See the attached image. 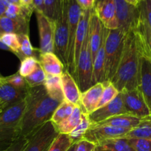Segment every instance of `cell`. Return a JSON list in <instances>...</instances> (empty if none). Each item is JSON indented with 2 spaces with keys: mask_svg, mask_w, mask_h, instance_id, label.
Returning <instances> with one entry per match:
<instances>
[{
  "mask_svg": "<svg viewBox=\"0 0 151 151\" xmlns=\"http://www.w3.org/2000/svg\"><path fill=\"white\" fill-rule=\"evenodd\" d=\"M25 99L26 109L19 126L21 137H28L36 129L50 120L56 108L62 103L50 97L44 85L28 87Z\"/></svg>",
  "mask_w": 151,
  "mask_h": 151,
  "instance_id": "cell-1",
  "label": "cell"
},
{
  "mask_svg": "<svg viewBox=\"0 0 151 151\" xmlns=\"http://www.w3.org/2000/svg\"><path fill=\"white\" fill-rule=\"evenodd\" d=\"M141 53L133 29L126 34L122 55L110 81L119 92L139 88Z\"/></svg>",
  "mask_w": 151,
  "mask_h": 151,
  "instance_id": "cell-2",
  "label": "cell"
},
{
  "mask_svg": "<svg viewBox=\"0 0 151 151\" xmlns=\"http://www.w3.org/2000/svg\"><path fill=\"white\" fill-rule=\"evenodd\" d=\"M126 32L120 29H107L105 44V81H111L116 72L124 48Z\"/></svg>",
  "mask_w": 151,
  "mask_h": 151,
  "instance_id": "cell-3",
  "label": "cell"
},
{
  "mask_svg": "<svg viewBox=\"0 0 151 151\" xmlns=\"http://www.w3.org/2000/svg\"><path fill=\"white\" fill-rule=\"evenodd\" d=\"M68 20V46L67 51L66 69L75 78L76 66L74 61V49H75L76 35L80 17L83 9L76 0H67Z\"/></svg>",
  "mask_w": 151,
  "mask_h": 151,
  "instance_id": "cell-4",
  "label": "cell"
},
{
  "mask_svg": "<svg viewBox=\"0 0 151 151\" xmlns=\"http://www.w3.org/2000/svg\"><path fill=\"white\" fill-rule=\"evenodd\" d=\"M93 62L90 51L88 29L78 56L75 75V80L81 93L93 86Z\"/></svg>",
  "mask_w": 151,
  "mask_h": 151,
  "instance_id": "cell-5",
  "label": "cell"
},
{
  "mask_svg": "<svg viewBox=\"0 0 151 151\" xmlns=\"http://www.w3.org/2000/svg\"><path fill=\"white\" fill-rule=\"evenodd\" d=\"M68 20L67 0H62V11L54 22V53L66 68L68 46Z\"/></svg>",
  "mask_w": 151,
  "mask_h": 151,
  "instance_id": "cell-6",
  "label": "cell"
},
{
  "mask_svg": "<svg viewBox=\"0 0 151 151\" xmlns=\"http://www.w3.org/2000/svg\"><path fill=\"white\" fill-rule=\"evenodd\" d=\"M59 134L52 121H47L28 136V143L24 151H47Z\"/></svg>",
  "mask_w": 151,
  "mask_h": 151,
  "instance_id": "cell-7",
  "label": "cell"
},
{
  "mask_svg": "<svg viewBox=\"0 0 151 151\" xmlns=\"http://www.w3.org/2000/svg\"><path fill=\"white\" fill-rule=\"evenodd\" d=\"M121 94L127 114L139 118L150 116L151 112L139 88L124 90L121 91Z\"/></svg>",
  "mask_w": 151,
  "mask_h": 151,
  "instance_id": "cell-8",
  "label": "cell"
},
{
  "mask_svg": "<svg viewBox=\"0 0 151 151\" xmlns=\"http://www.w3.org/2000/svg\"><path fill=\"white\" fill-rule=\"evenodd\" d=\"M39 32V52H54V22L42 12L34 10Z\"/></svg>",
  "mask_w": 151,
  "mask_h": 151,
  "instance_id": "cell-9",
  "label": "cell"
},
{
  "mask_svg": "<svg viewBox=\"0 0 151 151\" xmlns=\"http://www.w3.org/2000/svg\"><path fill=\"white\" fill-rule=\"evenodd\" d=\"M130 130L107 125L92 124L83 139L95 144L113 138H123Z\"/></svg>",
  "mask_w": 151,
  "mask_h": 151,
  "instance_id": "cell-10",
  "label": "cell"
},
{
  "mask_svg": "<svg viewBox=\"0 0 151 151\" xmlns=\"http://www.w3.org/2000/svg\"><path fill=\"white\" fill-rule=\"evenodd\" d=\"M34 10L22 7V13L16 19L2 16L0 18V26L2 32L17 35L29 33V21Z\"/></svg>",
  "mask_w": 151,
  "mask_h": 151,
  "instance_id": "cell-11",
  "label": "cell"
},
{
  "mask_svg": "<svg viewBox=\"0 0 151 151\" xmlns=\"http://www.w3.org/2000/svg\"><path fill=\"white\" fill-rule=\"evenodd\" d=\"M123 114H127V112L123 103L121 94L119 92L112 101L96 109L88 115L92 124H99L110 118Z\"/></svg>",
  "mask_w": 151,
  "mask_h": 151,
  "instance_id": "cell-12",
  "label": "cell"
},
{
  "mask_svg": "<svg viewBox=\"0 0 151 151\" xmlns=\"http://www.w3.org/2000/svg\"><path fill=\"white\" fill-rule=\"evenodd\" d=\"M139 88L151 112V58L142 54L140 56Z\"/></svg>",
  "mask_w": 151,
  "mask_h": 151,
  "instance_id": "cell-13",
  "label": "cell"
},
{
  "mask_svg": "<svg viewBox=\"0 0 151 151\" xmlns=\"http://www.w3.org/2000/svg\"><path fill=\"white\" fill-rule=\"evenodd\" d=\"M27 89H19L10 85L5 79V77L0 78V103L3 109L15 104L26 97Z\"/></svg>",
  "mask_w": 151,
  "mask_h": 151,
  "instance_id": "cell-14",
  "label": "cell"
},
{
  "mask_svg": "<svg viewBox=\"0 0 151 151\" xmlns=\"http://www.w3.org/2000/svg\"><path fill=\"white\" fill-rule=\"evenodd\" d=\"M133 30L136 34L141 54L144 55L151 58V28L142 17L141 13Z\"/></svg>",
  "mask_w": 151,
  "mask_h": 151,
  "instance_id": "cell-15",
  "label": "cell"
},
{
  "mask_svg": "<svg viewBox=\"0 0 151 151\" xmlns=\"http://www.w3.org/2000/svg\"><path fill=\"white\" fill-rule=\"evenodd\" d=\"M61 82L65 100L75 106L81 107V92L80 91L75 78L67 69H65L61 75Z\"/></svg>",
  "mask_w": 151,
  "mask_h": 151,
  "instance_id": "cell-16",
  "label": "cell"
},
{
  "mask_svg": "<svg viewBox=\"0 0 151 151\" xmlns=\"http://www.w3.org/2000/svg\"><path fill=\"white\" fill-rule=\"evenodd\" d=\"M105 29V27L96 15L94 10H93L89 24V38L93 62L94 61L98 50L100 48Z\"/></svg>",
  "mask_w": 151,
  "mask_h": 151,
  "instance_id": "cell-17",
  "label": "cell"
},
{
  "mask_svg": "<svg viewBox=\"0 0 151 151\" xmlns=\"http://www.w3.org/2000/svg\"><path fill=\"white\" fill-rule=\"evenodd\" d=\"M103 91L102 83H96L81 94V108L84 112L90 114L97 109Z\"/></svg>",
  "mask_w": 151,
  "mask_h": 151,
  "instance_id": "cell-18",
  "label": "cell"
},
{
  "mask_svg": "<svg viewBox=\"0 0 151 151\" xmlns=\"http://www.w3.org/2000/svg\"><path fill=\"white\" fill-rule=\"evenodd\" d=\"M46 75L61 76L65 70V66L54 52L40 53L38 59Z\"/></svg>",
  "mask_w": 151,
  "mask_h": 151,
  "instance_id": "cell-19",
  "label": "cell"
},
{
  "mask_svg": "<svg viewBox=\"0 0 151 151\" xmlns=\"http://www.w3.org/2000/svg\"><path fill=\"white\" fill-rule=\"evenodd\" d=\"M107 29L105 28L104 32L103 38H102V44H101L100 48L99 49L95 57L94 61H93V85L99 83H103L105 81V38H106Z\"/></svg>",
  "mask_w": 151,
  "mask_h": 151,
  "instance_id": "cell-20",
  "label": "cell"
},
{
  "mask_svg": "<svg viewBox=\"0 0 151 151\" xmlns=\"http://www.w3.org/2000/svg\"><path fill=\"white\" fill-rule=\"evenodd\" d=\"M143 119L144 118L137 117L129 114H123L117 115L113 117L110 118L99 124L125 128V129H129L131 131L132 129L137 127L142 122Z\"/></svg>",
  "mask_w": 151,
  "mask_h": 151,
  "instance_id": "cell-21",
  "label": "cell"
},
{
  "mask_svg": "<svg viewBox=\"0 0 151 151\" xmlns=\"http://www.w3.org/2000/svg\"><path fill=\"white\" fill-rule=\"evenodd\" d=\"M97 151H135L128 140L124 138H113L96 144Z\"/></svg>",
  "mask_w": 151,
  "mask_h": 151,
  "instance_id": "cell-22",
  "label": "cell"
},
{
  "mask_svg": "<svg viewBox=\"0 0 151 151\" xmlns=\"http://www.w3.org/2000/svg\"><path fill=\"white\" fill-rule=\"evenodd\" d=\"M44 86L48 95L52 98L60 102L65 100L62 88L61 76L46 75V80Z\"/></svg>",
  "mask_w": 151,
  "mask_h": 151,
  "instance_id": "cell-23",
  "label": "cell"
},
{
  "mask_svg": "<svg viewBox=\"0 0 151 151\" xmlns=\"http://www.w3.org/2000/svg\"><path fill=\"white\" fill-rule=\"evenodd\" d=\"M83 111L81 106H76L72 114L56 126L59 134H69L80 122Z\"/></svg>",
  "mask_w": 151,
  "mask_h": 151,
  "instance_id": "cell-24",
  "label": "cell"
},
{
  "mask_svg": "<svg viewBox=\"0 0 151 151\" xmlns=\"http://www.w3.org/2000/svg\"><path fill=\"white\" fill-rule=\"evenodd\" d=\"M123 138L151 139V115L144 118L137 127L129 131Z\"/></svg>",
  "mask_w": 151,
  "mask_h": 151,
  "instance_id": "cell-25",
  "label": "cell"
},
{
  "mask_svg": "<svg viewBox=\"0 0 151 151\" xmlns=\"http://www.w3.org/2000/svg\"><path fill=\"white\" fill-rule=\"evenodd\" d=\"M75 107V105L64 100L56 108L54 113L50 118V120L56 126L72 114Z\"/></svg>",
  "mask_w": 151,
  "mask_h": 151,
  "instance_id": "cell-26",
  "label": "cell"
},
{
  "mask_svg": "<svg viewBox=\"0 0 151 151\" xmlns=\"http://www.w3.org/2000/svg\"><path fill=\"white\" fill-rule=\"evenodd\" d=\"M91 125L92 122L89 118V115L86 112L83 111L81 121L78 123V125L68 135L70 136V137L74 143L77 142L81 139H83V137H84L85 134Z\"/></svg>",
  "mask_w": 151,
  "mask_h": 151,
  "instance_id": "cell-27",
  "label": "cell"
},
{
  "mask_svg": "<svg viewBox=\"0 0 151 151\" xmlns=\"http://www.w3.org/2000/svg\"><path fill=\"white\" fill-rule=\"evenodd\" d=\"M43 13L53 22L57 20L62 11V0H43Z\"/></svg>",
  "mask_w": 151,
  "mask_h": 151,
  "instance_id": "cell-28",
  "label": "cell"
},
{
  "mask_svg": "<svg viewBox=\"0 0 151 151\" xmlns=\"http://www.w3.org/2000/svg\"><path fill=\"white\" fill-rule=\"evenodd\" d=\"M0 40L7 46L10 51L17 55L21 60H22V56L20 52V40L19 35L16 33L4 32L0 36Z\"/></svg>",
  "mask_w": 151,
  "mask_h": 151,
  "instance_id": "cell-29",
  "label": "cell"
},
{
  "mask_svg": "<svg viewBox=\"0 0 151 151\" xmlns=\"http://www.w3.org/2000/svg\"><path fill=\"white\" fill-rule=\"evenodd\" d=\"M102 84H103V91H102L100 101L98 104L97 109L112 101L119 93V91L117 90V88L114 86L113 84L110 81H104Z\"/></svg>",
  "mask_w": 151,
  "mask_h": 151,
  "instance_id": "cell-30",
  "label": "cell"
},
{
  "mask_svg": "<svg viewBox=\"0 0 151 151\" xmlns=\"http://www.w3.org/2000/svg\"><path fill=\"white\" fill-rule=\"evenodd\" d=\"M46 80V74L40 66L39 62L35 70L30 75L25 78L26 83L29 88L39 86L44 84Z\"/></svg>",
  "mask_w": 151,
  "mask_h": 151,
  "instance_id": "cell-31",
  "label": "cell"
},
{
  "mask_svg": "<svg viewBox=\"0 0 151 151\" xmlns=\"http://www.w3.org/2000/svg\"><path fill=\"white\" fill-rule=\"evenodd\" d=\"M73 143L68 134H59L47 151H68Z\"/></svg>",
  "mask_w": 151,
  "mask_h": 151,
  "instance_id": "cell-32",
  "label": "cell"
},
{
  "mask_svg": "<svg viewBox=\"0 0 151 151\" xmlns=\"http://www.w3.org/2000/svg\"><path fill=\"white\" fill-rule=\"evenodd\" d=\"M38 64V60L33 56L25 57L21 60V65L19 69V73L23 78H26L30 75L36 69Z\"/></svg>",
  "mask_w": 151,
  "mask_h": 151,
  "instance_id": "cell-33",
  "label": "cell"
},
{
  "mask_svg": "<svg viewBox=\"0 0 151 151\" xmlns=\"http://www.w3.org/2000/svg\"><path fill=\"white\" fill-rule=\"evenodd\" d=\"M20 40V52L22 56V59L25 57H30L34 54L35 50L32 47L30 41L29 35L27 34L19 35Z\"/></svg>",
  "mask_w": 151,
  "mask_h": 151,
  "instance_id": "cell-34",
  "label": "cell"
},
{
  "mask_svg": "<svg viewBox=\"0 0 151 151\" xmlns=\"http://www.w3.org/2000/svg\"><path fill=\"white\" fill-rule=\"evenodd\" d=\"M135 151H151V139H127Z\"/></svg>",
  "mask_w": 151,
  "mask_h": 151,
  "instance_id": "cell-35",
  "label": "cell"
},
{
  "mask_svg": "<svg viewBox=\"0 0 151 151\" xmlns=\"http://www.w3.org/2000/svg\"><path fill=\"white\" fill-rule=\"evenodd\" d=\"M5 79L10 85L19 89H27L28 88L25 78H23L19 72L9 77H5Z\"/></svg>",
  "mask_w": 151,
  "mask_h": 151,
  "instance_id": "cell-36",
  "label": "cell"
},
{
  "mask_svg": "<svg viewBox=\"0 0 151 151\" xmlns=\"http://www.w3.org/2000/svg\"><path fill=\"white\" fill-rule=\"evenodd\" d=\"M139 8L142 17L151 28V0H141Z\"/></svg>",
  "mask_w": 151,
  "mask_h": 151,
  "instance_id": "cell-37",
  "label": "cell"
},
{
  "mask_svg": "<svg viewBox=\"0 0 151 151\" xmlns=\"http://www.w3.org/2000/svg\"><path fill=\"white\" fill-rule=\"evenodd\" d=\"M76 151H97V145L94 142L81 139L76 142Z\"/></svg>",
  "mask_w": 151,
  "mask_h": 151,
  "instance_id": "cell-38",
  "label": "cell"
},
{
  "mask_svg": "<svg viewBox=\"0 0 151 151\" xmlns=\"http://www.w3.org/2000/svg\"><path fill=\"white\" fill-rule=\"evenodd\" d=\"M22 13V7L21 5L16 4H10L6 8L4 16L10 18V19H16L19 17Z\"/></svg>",
  "mask_w": 151,
  "mask_h": 151,
  "instance_id": "cell-39",
  "label": "cell"
},
{
  "mask_svg": "<svg viewBox=\"0 0 151 151\" xmlns=\"http://www.w3.org/2000/svg\"><path fill=\"white\" fill-rule=\"evenodd\" d=\"M28 143V137H20L16 139L6 151H24Z\"/></svg>",
  "mask_w": 151,
  "mask_h": 151,
  "instance_id": "cell-40",
  "label": "cell"
},
{
  "mask_svg": "<svg viewBox=\"0 0 151 151\" xmlns=\"http://www.w3.org/2000/svg\"><path fill=\"white\" fill-rule=\"evenodd\" d=\"M83 10H91L94 8L96 0H76Z\"/></svg>",
  "mask_w": 151,
  "mask_h": 151,
  "instance_id": "cell-41",
  "label": "cell"
},
{
  "mask_svg": "<svg viewBox=\"0 0 151 151\" xmlns=\"http://www.w3.org/2000/svg\"><path fill=\"white\" fill-rule=\"evenodd\" d=\"M19 1H20V5L22 7L30 9V10H35L33 6V0H19Z\"/></svg>",
  "mask_w": 151,
  "mask_h": 151,
  "instance_id": "cell-42",
  "label": "cell"
},
{
  "mask_svg": "<svg viewBox=\"0 0 151 151\" xmlns=\"http://www.w3.org/2000/svg\"><path fill=\"white\" fill-rule=\"evenodd\" d=\"M12 142L0 139V151H6L12 145Z\"/></svg>",
  "mask_w": 151,
  "mask_h": 151,
  "instance_id": "cell-43",
  "label": "cell"
},
{
  "mask_svg": "<svg viewBox=\"0 0 151 151\" xmlns=\"http://www.w3.org/2000/svg\"><path fill=\"white\" fill-rule=\"evenodd\" d=\"M34 10L42 12L44 10V5H43V0H33Z\"/></svg>",
  "mask_w": 151,
  "mask_h": 151,
  "instance_id": "cell-44",
  "label": "cell"
},
{
  "mask_svg": "<svg viewBox=\"0 0 151 151\" xmlns=\"http://www.w3.org/2000/svg\"><path fill=\"white\" fill-rule=\"evenodd\" d=\"M6 8H7V7L4 5V3H2L1 1H0V18L4 16V14H5Z\"/></svg>",
  "mask_w": 151,
  "mask_h": 151,
  "instance_id": "cell-45",
  "label": "cell"
},
{
  "mask_svg": "<svg viewBox=\"0 0 151 151\" xmlns=\"http://www.w3.org/2000/svg\"><path fill=\"white\" fill-rule=\"evenodd\" d=\"M124 1H125L126 2L129 3V4H132V5L136 6V7H139L141 0H124Z\"/></svg>",
  "mask_w": 151,
  "mask_h": 151,
  "instance_id": "cell-46",
  "label": "cell"
},
{
  "mask_svg": "<svg viewBox=\"0 0 151 151\" xmlns=\"http://www.w3.org/2000/svg\"><path fill=\"white\" fill-rule=\"evenodd\" d=\"M0 49H1V50H9V49L7 47V46H6L5 44H4V43L1 41V40H0Z\"/></svg>",
  "mask_w": 151,
  "mask_h": 151,
  "instance_id": "cell-47",
  "label": "cell"
},
{
  "mask_svg": "<svg viewBox=\"0 0 151 151\" xmlns=\"http://www.w3.org/2000/svg\"><path fill=\"white\" fill-rule=\"evenodd\" d=\"M76 142L73 143L72 145V146L68 149V151H76Z\"/></svg>",
  "mask_w": 151,
  "mask_h": 151,
  "instance_id": "cell-48",
  "label": "cell"
},
{
  "mask_svg": "<svg viewBox=\"0 0 151 151\" xmlns=\"http://www.w3.org/2000/svg\"><path fill=\"white\" fill-rule=\"evenodd\" d=\"M0 1H1L2 3H4V5H5L6 7H7V6H8L10 4H11L10 1V0H0Z\"/></svg>",
  "mask_w": 151,
  "mask_h": 151,
  "instance_id": "cell-49",
  "label": "cell"
},
{
  "mask_svg": "<svg viewBox=\"0 0 151 151\" xmlns=\"http://www.w3.org/2000/svg\"><path fill=\"white\" fill-rule=\"evenodd\" d=\"M10 1L11 4H16L20 5V1L19 0H10Z\"/></svg>",
  "mask_w": 151,
  "mask_h": 151,
  "instance_id": "cell-50",
  "label": "cell"
},
{
  "mask_svg": "<svg viewBox=\"0 0 151 151\" xmlns=\"http://www.w3.org/2000/svg\"><path fill=\"white\" fill-rule=\"evenodd\" d=\"M3 110V107H2V105H1V103H0V113L1 112V111Z\"/></svg>",
  "mask_w": 151,
  "mask_h": 151,
  "instance_id": "cell-51",
  "label": "cell"
},
{
  "mask_svg": "<svg viewBox=\"0 0 151 151\" xmlns=\"http://www.w3.org/2000/svg\"><path fill=\"white\" fill-rule=\"evenodd\" d=\"M3 33H4V32H2V29H1V26H0V36H1V35H2Z\"/></svg>",
  "mask_w": 151,
  "mask_h": 151,
  "instance_id": "cell-52",
  "label": "cell"
},
{
  "mask_svg": "<svg viewBox=\"0 0 151 151\" xmlns=\"http://www.w3.org/2000/svg\"><path fill=\"white\" fill-rule=\"evenodd\" d=\"M1 77H2V76H1V74H0V78H1Z\"/></svg>",
  "mask_w": 151,
  "mask_h": 151,
  "instance_id": "cell-53",
  "label": "cell"
}]
</instances>
